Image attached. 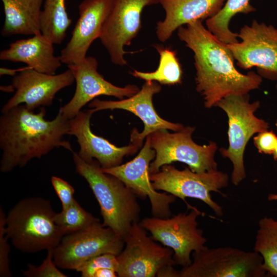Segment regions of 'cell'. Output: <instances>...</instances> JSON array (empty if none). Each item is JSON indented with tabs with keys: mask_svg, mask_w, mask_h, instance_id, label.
<instances>
[{
	"mask_svg": "<svg viewBox=\"0 0 277 277\" xmlns=\"http://www.w3.org/2000/svg\"><path fill=\"white\" fill-rule=\"evenodd\" d=\"M161 89L157 82L146 81L142 88L131 97L116 101L95 98L89 103V107L92 108L91 109L93 113L102 110L122 109L138 116L144 123V129L142 132L134 129L131 133L130 142L141 147L144 138L157 130L168 129L177 131L184 127L181 124L165 120L156 112L152 97Z\"/></svg>",
	"mask_w": 277,
	"mask_h": 277,
	"instance_id": "17",
	"label": "cell"
},
{
	"mask_svg": "<svg viewBox=\"0 0 277 277\" xmlns=\"http://www.w3.org/2000/svg\"><path fill=\"white\" fill-rule=\"evenodd\" d=\"M253 142L259 152L272 154L277 144V136L272 131L267 130L259 133Z\"/></svg>",
	"mask_w": 277,
	"mask_h": 277,
	"instance_id": "32",
	"label": "cell"
},
{
	"mask_svg": "<svg viewBox=\"0 0 277 277\" xmlns=\"http://www.w3.org/2000/svg\"><path fill=\"white\" fill-rule=\"evenodd\" d=\"M254 251L262 256L269 276L277 277V220L264 217L259 221Z\"/></svg>",
	"mask_w": 277,
	"mask_h": 277,
	"instance_id": "25",
	"label": "cell"
},
{
	"mask_svg": "<svg viewBox=\"0 0 277 277\" xmlns=\"http://www.w3.org/2000/svg\"><path fill=\"white\" fill-rule=\"evenodd\" d=\"M116 271L111 268H102L98 270L94 274V277H116Z\"/></svg>",
	"mask_w": 277,
	"mask_h": 277,
	"instance_id": "34",
	"label": "cell"
},
{
	"mask_svg": "<svg viewBox=\"0 0 277 277\" xmlns=\"http://www.w3.org/2000/svg\"><path fill=\"white\" fill-rule=\"evenodd\" d=\"M117 255L112 253H104L95 256L80 266L76 271L82 277H94L96 271L102 268H111L116 272L118 269Z\"/></svg>",
	"mask_w": 277,
	"mask_h": 277,
	"instance_id": "28",
	"label": "cell"
},
{
	"mask_svg": "<svg viewBox=\"0 0 277 277\" xmlns=\"http://www.w3.org/2000/svg\"><path fill=\"white\" fill-rule=\"evenodd\" d=\"M72 153L76 172L87 181L99 204L102 224L124 239L132 225L139 222L138 197L120 179L104 172L96 160L87 162Z\"/></svg>",
	"mask_w": 277,
	"mask_h": 277,
	"instance_id": "3",
	"label": "cell"
},
{
	"mask_svg": "<svg viewBox=\"0 0 277 277\" xmlns=\"http://www.w3.org/2000/svg\"><path fill=\"white\" fill-rule=\"evenodd\" d=\"M46 110L37 113L18 105L2 113L0 117V170L3 173L23 167L33 158L41 159L54 148L64 147L73 152L69 142L70 120L59 111L51 121L45 118Z\"/></svg>",
	"mask_w": 277,
	"mask_h": 277,
	"instance_id": "2",
	"label": "cell"
},
{
	"mask_svg": "<svg viewBox=\"0 0 277 277\" xmlns=\"http://www.w3.org/2000/svg\"><path fill=\"white\" fill-rule=\"evenodd\" d=\"M6 215L0 209V276L9 277L11 273L9 266L10 247L5 233Z\"/></svg>",
	"mask_w": 277,
	"mask_h": 277,
	"instance_id": "30",
	"label": "cell"
},
{
	"mask_svg": "<svg viewBox=\"0 0 277 277\" xmlns=\"http://www.w3.org/2000/svg\"><path fill=\"white\" fill-rule=\"evenodd\" d=\"M194 130L190 126L184 127L173 133L160 129L148 135L150 146L156 152L149 166L150 174L159 171L163 166L173 162L186 164L191 171L197 173L217 169L214 159L217 144L213 142L203 146L196 144L192 138Z\"/></svg>",
	"mask_w": 277,
	"mask_h": 277,
	"instance_id": "6",
	"label": "cell"
},
{
	"mask_svg": "<svg viewBox=\"0 0 277 277\" xmlns=\"http://www.w3.org/2000/svg\"><path fill=\"white\" fill-rule=\"evenodd\" d=\"M124 240L109 227L97 221L80 231L64 235L53 249L56 266L75 270L85 262L104 253L118 255Z\"/></svg>",
	"mask_w": 277,
	"mask_h": 277,
	"instance_id": "10",
	"label": "cell"
},
{
	"mask_svg": "<svg viewBox=\"0 0 277 277\" xmlns=\"http://www.w3.org/2000/svg\"><path fill=\"white\" fill-rule=\"evenodd\" d=\"M53 249L47 250V255L39 266L29 264L28 269L23 271L24 275L27 277H66L61 272L53 260Z\"/></svg>",
	"mask_w": 277,
	"mask_h": 277,
	"instance_id": "29",
	"label": "cell"
},
{
	"mask_svg": "<svg viewBox=\"0 0 277 277\" xmlns=\"http://www.w3.org/2000/svg\"><path fill=\"white\" fill-rule=\"evenodd\" d=\"M215 106L223 109L228 118L229 146L220 151L231 162V182L238 185L246 177L243 156L249 140L253 134L267 130L269 124L255 115L260 103L258 101L250 103L248 94L228 96Z\"/></svg>",
	"mask_w": 277,
	"mask_h": 277,
	"instance_id": "5",
	"label": "cell"
},
{
	"mask_svg": "<svg viewBox=\"0 0 277 277\" xmlns=\"http://www.w3.org/2000/svg\"><path fill=\"white\" fill-rule=\"evenodd\" d=\"M273 159L275 161H277V144L274 149V150L272 153Z\"/></svg>",
	"mask_w": 277,
	"mask_h": 277,
	"instance_id": "38",
	"label": "cell"
},
{
	"mask_svg": "<svg viewBox=\"0 0 277 277\" xmlns=\"http://www.w3.org/2000/svg\"><path fill=\"white\" fill-rule=\"evenodd\" d=\"M74 81L69 69L58 74H49L27 66L13 76L12 85L15 92L4 105L2 113L22 104L30 111L49 106L57 92L70 86Z\"/></svg>",
	"mask_w": 277,
	"mask_h": 277,
	"instance_id": "16",
	"label": "cell"
},
{
	"mask_svg": "<svg viewBox=\"0 0 277 277\" xmlns=\"http://www.w3.org/2000/svg\"><path fill=\"white\" fill-rule=\"evenodd\" d=\"M154 189L171 194L183 200L188 209L193 208L186 198L200 200L208 206L214 213L221 217L222 207L211 198V192H220L227 186L229 177L227 173L212 170L203 173L191 171L189 168L180 170L168 164L163 166L159 171L150 174Z\"/></svg>",
	"mask_w": 277,
	"mask_h": 277,
	"instance_id": "8",
	"label": "cell"
},
{
	"mask_svg": "<svg viewBox=\"0 0 277 277\" xmlns=\"http://www.w3.org/2000/svg\"><path fill=\"white\" fill-rule=\"evenodd\" d=\"M26 67L19 68L18 69H9L5 67H1L0 68V74L1 75H8L14 76L16 75L17 72H21L24 70Z\"/></svg>",
	"mask_w": 277,
	"mask_h": 277,
	"instance_id": "35",
	"label": "cell"
},
{
	"mask_svg": "<svg viewBox=\"0 0 277 277\" xmlns=\"http://www.w3.org/2000/svg\"><path fill=\"white\" fill-rule=\"evenodd\" d=\"M93 113L91 109L81 111L70 120L69 135L76 137L80 146L77 153L82 159L87 162L95 159L102 168H109L121 164L125 156L135 154L141 148L132 143L126 146L117 147L94 134L90 128Z\"/></svg>",
	"mask_w": 277,
	"mask_h": 277,
	"instance_id": "19",
	"label": "cell"
},
{
	"mask_svg": "<svg viewBox=\"0 0 277 277\" xmlns=\"http://www.w3.org/2000/svg\"><path fill=\"white\" fill-rule=\"evenodd\" d=\"M1 90L4 91L5 92H13L15 89L12 85L8 86H1Z\"/></svg>",
	"mask_w": 277,
	"mask_h": 277,
	"instance_id": "36",
	"label": "cell"
},
{
	"mask_svg": "<svg viewBox=\"0 0 277 277\" xmlns=\"http://www.w3.org/2000/svg\"><path fill=\"white\" fill-rule=\"evenodd\" d=\"M138 154L130 161L103 171L122 181L138 197L148 198L153 216L167 218L171 216L170 205L176 197L166 192H159L150 179L149 166L156 152L150 144L148 136Z\"/></svg>",
	"mask_w": 277,
	"mask_h": 277,
	"instance_id": "13",
	"label": "cell"
},
{
	"mask_svg": "<svg viewBox=\"0 0 277 277\" xmlns=\"http://www.w3.org/2000/svg\"><path fill=\"white\" fill-rule=\"evenodd\" d=\"M276 89H277V85H276Z\"/></svg>",
	"mask_w": 277,
	"mask_h": 277,
	"instance_id": "40",
	"label": "cell"
},
{
	"mask_svg": "<svg viewBox=\"0 0 277 277\" xmlns=\"http://www.w3.org/2000/svg\"><path fill=\"white\" fill-rule=\"evenodd\" d=\"M160 55L157 68L153 72H142L134 70L131 74L145 81H154L160 84L173 85L182 81V70L176 52L170 48L155 45Z\"/></svg>",
	"mask_w": 277,
	"mask_h": 277,
	"instance_id": "26",
	"label": "cell"
},
{
	"mask_svg": "<svg viewBox=\"0 0 277 277\" xmlns=\"http://www.w3.org/2000/svg\"><path fill=\"white\" fill-rule=\"evenodd\" d=\"M71 22L66 11L65 0H45L41 16V30L53 44L62 43Z\"/></svg>",
	"mask_w": 277,
	"mask_h": 277,
	"instance_id": "24",
	"label": "cell"
},
{
	"mask_svg": "<svg viewBox=\"0 0 277 277\" xmlns=\"http://www.w3.org/2000/svg\"><path fill=\"white\" fill-rule=\"evenodd\" d=\"M225 0H159L165 11L163 21L157 23L159 41H167L183 25L208 19L217 13Z\"/></svg>",
	"mask_w": 277,
	"mask_h": 277,
	"instance_id": "20",
	"label": "cell"
},
{
	"mask_svg": "<svg viewBox=\"0 0 277 277\" xmlns=\"http://www.w3.org/2000/svg\"><path fill=\"white\" fill-rule=\"evenodd\" d=\"M238 36L241 42L227 44L237 65L244 69L255 67L262 77L277 81V28L253 20Z\"/></svg>",
	"mask_w": 277,
	"mask_h": 277,
	"instance_id": "11",
	"label": "cell"
},
{
	"mask_svg": "<svg viewBox=\"0 0 277 277\" xmlns=\"http://www.w3.org/2000/svg\"><path fill=\"white\" fill-rule=\"evenodd\" d=\"M51 182L61 202L62 209L67 208L75 200L74 188L65 180L56 176L51 177Z\"/></svg>",
	"mask_w": 277,
	"mask_h": 277,
	"instance_id": "31",
	"label": "cell"
},
{
	"mask_svg": "<svg viewBox=\"0 0 277 277\" xmlns=\"http://www.w3.org/2000/svg\"><path fill=\"white\" fill-rule=\"evenodd\" d=\"M1 1L5 13L2 36L42 33L41 16L43 0Z\"/></svg>",
	"mask_w": 277,
	"mask_h": 277,
	"instance_id": "22",
	"label": "cell"
},
{
	"mask_svg": "<svg viewBox=\"0 0 277 277\" xmlns=\"http://www.w3.org/2000/svg\"><path fill=\"white\" fill-rule=\"evenodd\" d=\"M0 59L22 62L37 71L49 74H55L62 63L60 57L54 55L53 43L42 33L11 43L8 49L1 52Z\"/></svg>",
	"mask_w": 277,
	"mask_h": 277,
	"instance_id": "21",
	"label": "cell"
},
{
	"mask_svg": "<svg viewBox=\"0 0 277 277\" xmlns=\"http://www.w3.org/2000/svg\"><path fill=\"white\" fill-rule=\"evenodd\" d=\"M98 62L92 56L87 57L80 63L67 65L71 71L76 88L70 101L60 107V111L68 119L75 116L88 103L100 95L112 96L120 100L136 93L139 88L134 85L120 87L106 80L97 71Z\"/></svg>",
	"mask_w": 277,
	"mask_h": 277,
	"instance_id": "15",
	"label": "cell"
},
{
	"mask_svg": "<svg viewBox=\"0 0 277 277\" xmlns=\"http://www.w3.org/2000/svg\"><path fill=\"white\" fill-rule=\"evenodd\" d=\"M55 213L49 200L41 197L24 199L6 215V235L23 252L53 249L64 236L55 223Z\"/></svg>",
	"mask_w": 277,
	"mask_h": 277,
	"instance_id": "4",
	"label": "cell"
},
{
	"mask_svg": "<svg viewBox=\"0 0 277 277\" xmlns=\"http://www.w3.org/2000/svg\"><path fill=\"white\" fill-rule=\"evenodd\" d=\"M54 221L64 235L84 229L100 220L86 211L75 199L67 208L55 213Z\"/></svg>",
	"mask_w": 277,
	"mask_h": 277,
	"instance_id": "27",
	"label": "cell"
},
{
	"mask_svg": "<svg viewBox=\"0 0 277 277\" xmlns=\"http://www.w3.org/2000/svg\"><path fill=\"white\" fill-rule=\"evenodd\" d=\"M159 3V0H115L100 37L108 52L112 63L127 64L125 46L131 44L141 28V14L148 6Z\"/></svg>",
	"mask_w": 277,
	"mask_h": 277,
	"instance_id": "14",
	"label": "cell"
},
{
	"mask_svg": "<svg viewBox=\"0 0 277 277\" xmlns=\"http://www.w3.org/2000/svg\"><path fill=\"white\" fill-rule=\"evenodd\" d=\"M180 39L194 53L196 90L206 108L231 95H245L258 89L262 77L254 71L246 74L235 67L227 44L219 40L196 21L177 29Z\"/></svg>",
	"mask_w": 277,
	"mask_h": 277,
	"instance_id": "1",
	"label": "cell"
},
{
	"mask_svg": "<svg viewBox=\"0 0 277 277\" xmlns=\"http://www.w3.org/2000/svg\"><path fill=\"white\" fill-rule=\"evenodd\" d=\"M203 214L194 207L189 212L179 213L167 218L146 217L139 224L154 241L171 249L175 264L184 267L191 263L192 252L206 247L207 240L197 221Z\"/></svg>",
	"mask_w": 277,
	"mask_h": 277,
	"instance_id": "7",
	"label": "cell"
},
{
	"mask_svg": "<svg viewBox=\"0 0 277 277\" xmlns=\"http://www.w3.org/2000/svg\"><path fill=\"white\" fill-rule=\"evenodd\" d=\"M192 254L191 263L180 270V277L269 276L262 256L254 250L206 247Z\"/></svg>",
	"mask_w": 277,
	"mask_h": 277,
	"instance_id": "9",
	"label": "cell"
},
{
	"mask_svg": "<svg viewBox=\"0 0 277 277\" xmlns=\"http://www.w3.org/2000/svg\"><path fill=\"white\" fill-rule=\"evenodd\" d=\"M115 0H83L78 6L79 17L71 37L59 56L67 65L81 62L92 43L100 38Z\"/></svg>",
	"mask_w": 277,
	"mask_h": 277,
	"instance_id": "18",
	"label": "cell"
},
{
	"mask_svg": "<svg viewBox=\"0 0 277 277\" xmlns=\"http://www.w3.org/2000/svg\"><path fill=\"white\" fill-rule=\"evenodd\" d=\"M174 265L168 264L162 267L156 274L157 277H180V270L175 269Z\"/></svg>",
	"mask_w": 277,
	"mask_h": 277,
	"instance_id": "33",
	"label": "cell"
},
{
	"mask_svg": "<svg viewBox=\"0 0 277 277\" xmlns=\"http://www.w3.org/2000/svg\"><path fill=\"white\" fill-rule=\"evenodd\" d=\"M124 240V248L117 255V276L155 277L162 267L175 264L173 250L156 243L139 222L132 225Z\"/></svg>",
	"mask_w": 277,
	"mask_h": 277,
	"instance_id": "12",
	"label": "cell"
},
{
	"mask_svg": "<svg viewBox=\"0 0 277 277\" xmlns=\"http://www.w3.org/2000/svg\"><path fill=\"white\" fill-rule=\"evenodd\" d=\"M268 200L270 201H277V193H270L268 195Z\"/></svg>",
	"mask_w": 277,
	"mask_h": 277,
	"instance_id": "37",
	"label": "cell"
},
{
	"mask_svg": "<svg viewBox=\"0 0 277 277\" xmlns=\"http://www.w3.org/2000/svg\"><path fill=\"white\" fill-rule=\"evenodd\" d=\"M275 126H276V128H277V120H276V121Z\"/></svg>",
	"mask_w": 277,
	"mask_h": 277,
	"instance_id": "39",
	"label": "cell"
},
{
	"mask_svg": "<svg viewBox=\"0 0 277 277\" xmlns=\"http://www.w3.org/2000/svg\"><path fill=\"white\" fill-rule=\"evenodd\" d=\"M255 10L250 0H227L217 13L206 19L207 28L225 44L238 43V33L232 32L229 27L231 19L238 13L248 14Z\"/></svg>",
	"mask_w": 277,
	"mask_h": 277,
	"instance_id": "23",
	"label": "cell"
}]
</instances>
